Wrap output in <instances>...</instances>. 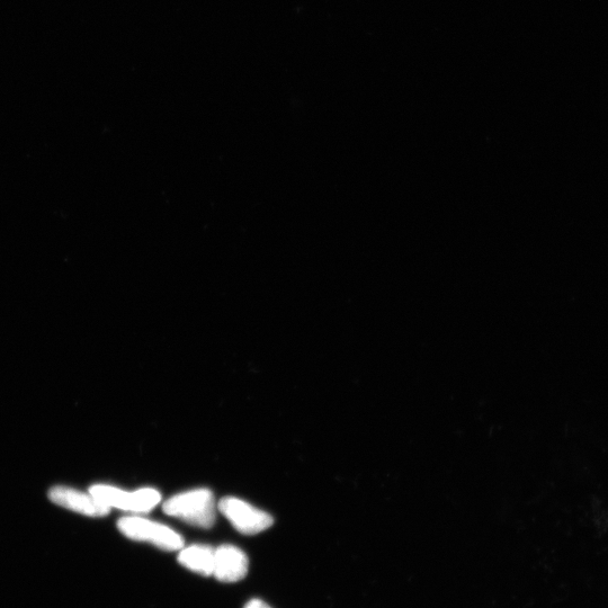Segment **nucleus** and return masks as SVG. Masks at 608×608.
Here are the masks:
<instances>
[{"instance_id":"1","label":"nucleus","mask_w":608,"mask_h":608,"mask_svg":"<svg viewBox=\"0 0 608 608\" xmlns=\"http://www.w3.org/2000/svg\"><path fill=\"white\" fill-rule=\"evenodd\" d=\"M164 512L186 523L211 529L216 523V500L207 488L194 489L169 498L164 504Z\"/></svg>"},{"instance_id":"2","label":"nucleus","mask_w":608,"mask_h":608,"mask_svg":"<svg viewBox=\"0 0 608 608\" xmlns=\"http://www.w3.org/2000/svg\"><path fill=\"white\" fill-rule=\"evenodd\" d=\"M121 533L127 538L146 542L165 551H180L184 548L183 536L164 524L139 516L122 517L118 522Z\"/></svg>"},{"instance_id":"3","label":"nucleus","mask_w":608,"mask_h":608,"mask_svg":"<svg viewBox=\"0 0 608 608\" xmlns=\"http://www.w3.org/2000/svg\"><path fill=\"white\" fill-rule=\"evenodd\" d=\"M89 494L110 508L134 514L149 513L162 502V495L152 488L124 491L112 486L96 485L89 490Z\"/></svg>"},{"instance_id":"4","label":"nucleus","mask_w":608,"mask_h":608,"mask_svg":"<svg viewBox=\"0 0 608 608\" xmlns=\"http://www.w3.org/2000/svg\"><path fill=\"white\" fill-rule=\"evenodd\" d=\"M219 511L241 534L255 535L262 533L273 525L270 514L250 505L244 500L227 497L220 500Z\"/></svg>"},{"instance_id":"5","label":"nucleus","mask_w":608,"mask_h":608,"mask_svg":"<svg viewBox=\"0 0 608 608\" xmlns=\"http://www.w3.org/2000/svg\"><path fill=\"white\" fill-rule=\"evenodd\" d=\"M249 561L243 550L235 545L225 544L216 549L213 575L221 583H237L248 574Z\"/></svg>"},{"instance_id":"6","label":"nucleus","mask_w":608,"mask_h":608,"mask_svg":"<svg viewBox=\"0 0 608 608\" xmlns=\"http://www.w3.org/2000/svg\"><path fill=\"white\" fill-rule=\"evenodd\" d=\"M53 503L68 508L70 511L91 517H103L111 512V508L106 506L93 495L80 493L75 489L66 487L53 488L49 494Z\"/></svg>"},{"instance_id":"7","label":"nucleus","mask_w":608,"mask_h":608,"mask_svg":"<svg viewBox=\"0 0 608 608\" xmlns=\"http://www.w3.org/2000/svg\"><path fill=\"white\" fill-rule=\"evenodd\" d=\"M178 554V562L195 574L209 577L213 575L214 556L216 549L205 544H193L189 548H183Z\"/></svg>"},{"instance_id":"8","label":"nucleus","mask_w":608,"mask_h":608,"mask_svg":"<svg viewBox=\"0 0 608 608\" xmlns=\"http://www.w3.org/2000/svg\"><path fill=\"white\" fill-rule=\"evenodd\" d=\"M245 608H272L268 606L262 599H252V601L248 602Z\"/></svg>"}]
</instances>
